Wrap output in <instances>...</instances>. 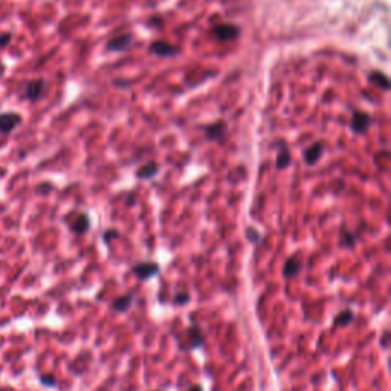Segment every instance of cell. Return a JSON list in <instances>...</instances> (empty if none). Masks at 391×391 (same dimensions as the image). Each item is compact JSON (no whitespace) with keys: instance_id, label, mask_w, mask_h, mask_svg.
I'll list each match as a JSON object with an SVG mask.
<instances>
[{"instance_id":"obj_1","label":"cell","mask_w":391,"mask_h":391,"mask_svg":"<svg viewBox=\"0 0 391 391\" xmlns=\"http://www.w3.org/2000/svg\"><path fill=\"white\" fill-rule=\"evenodd\" d=\"M205 344V335L199 326L193 324L184 333L178 336V346L181 350H194Z\"/></svg>"},{"instance_id":"obj_2","label":"cell","mask_w":391,"mask_h":391,"mask_svg":"<svg viewBox=\"0 0 391 391\" xmlns=\"http://www.w3.org/2000/svg\"><path fill=\"white\" fill-rule=\"evenodd\" d=\"M132 272L136 275V278L144 281V280H150V278L156 277L161 272V267H159V264H156L153 261H141L132 267Z\"/></svg>"},{"instance_id":"obj_3","label":"cell","mask_w":391,"mask_h":391,"mask_svg":"<svg viewBox=\"0 0 391 391\" xmlns=\"http://www.w3.org/2000/svg\"><path fill=\"white\" fill-rule=\"evenodd\" d=\"M46 89V83L44 80H34L29 81L25 87V98L31 100V101H37L41 98V95L44 93Z\"/></svg>"},{"instance_id":"obj_4","label":"cell","mask_w":391,"mask_h":391,"mask_svg":"<svg viewBox=\"0 0 391 391\" xmlns=\"http://www.w3.org/2000/svg\"><path fill=\"white\" fill-rule=\"evenodd\" d=\"M69 228H70V231H74L75 234H84V232H87L89 228H90L89 215L84 214V212H75L74 218L69 222Z\"/></svg>"},{"instance_id":"obj_5","label":"cell","mask_w":391,"mask_h":391,"mask_svg":"<svg viewBox=\"0 0 391 391\" xmlns=\"http://www.w3.org/2000/svg\"><path fill=\"white\" fill-rule=\"evenodd\" d=\"M20 121H21V118L17 113H12V112L2 113L0 115V132L5 135L11 133L20 124Z\"/></svg>"},{"instance_id":"obj_6","label":"cell","mask_w":391,"mask_h":391,"mask_svg":"<svg viewBox=\"0 0 391 391\" xmlns=\"http://www.w3.org/2000/svg\"><path fill=\"white\" fill-rule=\"evenodd\" d=\"M240 29L234 25H217L214 28V35L220 40V41H229L232 38H235L238 35Z\"/></svg>"},{"instance_id":"obj_7","label":"cell","mask_w":391,"mask_h":391,"mask_svg":"<svg viewBox=\"0 0 391 391\" xmlns=\"http://www.w3.org/2000/svg\"><path fill=\"white\" fill-rule=\"evenodd\" d=\"M370 126V116L362 113V112H356L353 113V118H352V130L358 135H362L367 132Z\"/></svg>"},{"instance_id":"obj_8","label":"cell","mask_w":391,"mask_h":391,"mask_svg":"<svg viewBox=\"0 0 391 391\" xmlns=\"http://www.w3.org/2000/svg\"><path fill=\"white\" fill-rule=\"evenodd\" d=\"M303 269V263L301 260L297 257V255H292L287 258V261L284 263V269H283V274L286 278H292V277H297Z\"/></svg>"},{"instance_id":"obj_9","label":"cell","mask_w":391,"mask_h":391,"mask_svg":"<svg viewBox=\"0 0 391 391\" xmlns=\"http://www.w3.org/2000/svg\"><path fill=\"white\" fill-rule=\"evenodd\" d=\"M130 44H132V37L129 34H121V35H116L115 38H112L107 43V49L109 51H124Z\"/></svg>"},{"instance_id":"obj_10","label":"cell","mask_w":391,"mask_h":391,"mask_svg":"<svg viewBox=\"0 0 391 391\" xmlns=\"http://www.w3.org/2000/svg\"><path fill=\"white\" fill-rule=\"evenodd\" d=\"M150 51L156 55H161V57H170V55L178 54V49L175 46H172L170 43H167V41H155L150 46Z\"/></svg>"},{"instance_id":"obj_11","label":"cell","mask_w":391,"mask_h":391,"mask_svg":"<svg viewBox=\"0 0 391 391\" xmlns=\"http://www.w3.org/2000/svg\"><path fill=\"white\" fill-rule=\"evenodd\" d=\"M323 152H324V145L321 142H316L313 145H310L306 153H304V161L309 164V165H313L320 161V158L323 156Z\"/></svg>"},{"instance_id":"obj_12","label":"cell","mask_w":391,"mask_h":391,"mask_svg":"<svg viewBox=\"0 0 391 391\" xmlns=\"http://www.w3.org/2000/svg\"><path fill=\"white\" fill-rule=\"evenodd\" d=\"M225 133H226V126L222 121L215 123V124H212L206 129V138L211 139V141H220L225 136Z\"/></svg>"},{"instance_id":"obj_13","label":"cell","mask_w":391,"mask_h":391,"mask_svg":"<svg viewBox=\"0 0 391 391\" xmlns=\"http://www.w3.org/2000/svg\"><path fill=\"white\" fill-rule=\"evenodd\" d=\"M159 173V167L156 162H147L145 165H142L139 170H138V178L139 179H152L155 178L156 175Z\"/></svg>"},{"instance_id":"obj_14","label":"cell","mask_w":391,"mask_h":391,"mask_svg":"<svg viewBox=\"0 0 391 391\" xmlns=\"http://www.w3.org/2000/svg\"><path fill=\"white\" fill-rule=\"evenodd\" d=\"M133 304V295L132 294H127V295H123V297H118L115 301H113V309L116 312H127Z\"/></svg>"},{"instance_id":"obj_15","label":"cell","mask_w":391,"mask_h":391,"mask_svg":"<svg viewBox=\"0 0 391 391\" xmlns=\"http://www.w3.org/2000/svg\"><path fill=\"white\" fill-rule=\"evenodd\" d=\"M370 81L375 84V86H378V87H381V89H384V90H388L390 89V81H388V78H387V75L385 74H382V72H372L370 74Z\"/></svg>"},{"instance_id":"obj_16","label":"cell","mask_w":391,"mask_h":391,"mask_svg":"<svg viewBox=\"0 0 391 391\" xmlns=\"http://www.w3.org/2000/svg\"><path fill=\"white\" fill-rule=\"evenodd\" d=\"M355 320V315H353V312L352 310H343L336 318H335V327H346V326H349V324H352V321Z\"/></svg>"},{"instance_id":"obj_17","label":"cell","mask_w":391,"mask_h":391,"mask_svg":"<svg viewBox=\"0 0 391 391\" xmlns=\"http://www.w3.org/2000/svg\"><path fill=\"white\" fill-rule=\"evenodd\" d=\"M290 161H292V158H290L289 150H287V149H281V150L278 152V156H277V168H278V170L287 168V167L290 165Z\"/></svg>"},{"instance_id":"obj_18","label":"cell","mask_w":391,"mask_h":391,"mask_svg":"<svg viewBox=\"0 0 391 391\" xmlns=\"http://www.w3.org/2000/svg\"><path fill=\"white\" fill-rule=\"evenodd\" d=\"M341 245L346 246V248H353L356 245V240H355V235L350 232V231H344L341 234Z\"/></svg>"},{"instance_id":"obj_19","label":"cell","mask_w":391,"mask_h":391,"mask_svg":"<svg viewBox=\"0 0 391 391\" xmlns=\"http://www.w3.org/2000/svg\"><path fill=\"white\" fill-rule=\"evenodd\" d=\"M173 300H175V304H187L190 301V294H187V292L176 294Z\"/></svg>"},{"instance_id":"obj_20","label":"cell","mask_w":391,"mask_h":391,"mask_svg":"<svg viewBox=\"0 0 391 391\" xmlns=\"http://www.w3.org/2000/svg\"><path fill=\"white\" fill-rule=\"evenodd\" d=\"M246 235H248V238L252 243H257L260 240V232H257V229H254V228H248L246 229Z\"/></svg>"},{"instance_id":"obj_21","label":"cell","mask_w":391,"mask_h":391,"mask_svg":"<svg viewBox=\"0 0 391 391\" xmlns=\"http://www.w3.org/2000/svg\"><path fill=\"white\" fill-rule=\"evenodd\" d=\"M9 41H11V34H8V32L6 34H0V49L5 47Z\"/></svg>"},{"instance_id":"obj_22","label":"cell","mask_w":391,"mask_h":391,"mask_svg":"<svg viewBox=\"0 0 391 391\" xmlns=\"http://www.w3.org/2000/svg\"><path fill=\"white\" fill-rule=\"evenodd\" d=\"M40 381H41L44 385H47V387H54V385H55V378H54V376H43Z\"/></svg>"},{"instance_id":"obj_23","label":"cell","mask_w":391,"mask_h":391,"mask_svg":"<svg viewBox=\"0 0 391 391\" xmlns=\"http://www.w3.org/2000/svg\"><path fill=\"white\" fill-rule=\"evenodd\" d=\"M119 235H121V234H119L118 231L110 229V231H106V232H104V240H106V241H109L112 237H119Z\"/></svg>"},{"instance_id":"obj_24","label":"cell","mask_w":391,"mask_h":391,"mask_svg":"<svg viewBox=\"0 0 391 391\" xmlns=\"http://www.w3.org/2000/svg\"><path fill=\"white\" fill-rule=\"evenodd\" d=\"M382 347L387 349L388 347V332L384 333V338H382Z\"/></svg>"},{"instance_id":"obj_25","label":"cell","mask_w":391,"mask_h":391,"mask_svg":"<svg viewBox=\"0 0 391 391\" xmlns=\"http://www.w3.org/2000/svg\"><path fill=\"white\" fill-rule=\"evenodd\" d=\"M188 391H203V390H202V387H200V385H194V387H191Z\"/></svg>"},{"instance_id":"obj_26","label":"cell","mask_w":391,"mask_h":391,"mask_svg":"<svg viewBox=\"0 0 391 391\" xmlns=\"http://www.w3.org/2000/svg\"><path fill=\"white\" fill-rule=\"evenodd\" d=\"M0 391H3V390H0Z\"/></svg>"}]
</instances>
